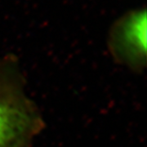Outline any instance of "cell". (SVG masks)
<instances>
[{
    "label": "cell",
    "instance_id": "7a4b0ae2",
    "mask_svg": "<svg viewBox=\"0 0 147 147\" xmlns=\"http://www.w3.org/2000/svg\"><path fill=\"white\" fill-rule=\"evenodd\" d=\"M146 9L127 11L110 26L107 37L109 53L116 63L133 73L146 67Z\"/></svg>",
    "mask_w": 147,
    "mask_h": 147
},
{
    "label": "cell",
    "instance_id": "6da1fadb",
    "mask_svg": "<svg viewBox=\"0 0 147 147\" xmlns=\"http://www.w3.org/2000/svg\"><path fill=\"white\" fill-rule=\"evenodd\" d=\"M44 127L41 111L27 95L18 59L0 57V147H30Z\"/></svg>",
    "mask_w": 147,
    "mask_h": 147
}]
</instances>
